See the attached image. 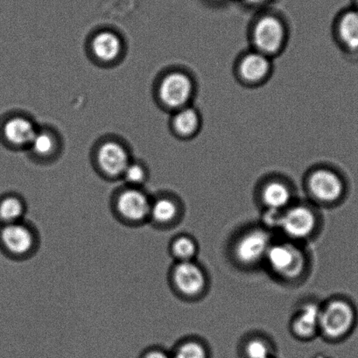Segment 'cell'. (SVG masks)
Segmentation results:
<instances>
[{
    "label": "cell",
    "instance_id": "6da1fadb",
    "mask_svg": "<svg viewBox=\"0 0 358 358\" xmlns=\"http://www.w3.org/2000/svg\"><path fill=\"white\" fill-rule=\"evenodd\" d=\"M152 196L143 187L127 186L116 191L110 207L113 217L129 228L148 224Z\"/></svg>",
    "mask_w": 358,
    "mask_h": 358
},
{
    "label": "cell",
    "instance_id": "7a4b0ae2",
    "mask_svg": "<svg viewBox=\"0 0 358 358\" xmlns=\"http://www.w3.org/2000/svg\"><path fill=\"white\" fill-rule=\"evenodd\" d=\"M41 248V235L36 226L27 221L0 225V250L10 259L27 262L36 255Z\"/></svg>",
    "mask_w": 358,
    "mask_h": 358
},
{
    "label": "cell",
    "instance_id": "3957f363",
    "mask_svg": "<svg viewBox=\"0 0 358 358\" xmlns=\"http://www.w3.org/2000/svg\"><path fill=\"white\" fill-rule=\"evenodd\" d=\"M265 262L275 275L287 280L298 279L306 267L303 252L292 241L273 243L266 253Z\"/></svg>",
    "mask_w": 358,
    "mask_h": 358
},
{
    "label": "cell",
    "instance_id": "277c9868",
    "mask_svg": "<svg viewBox=\"0 0 358 358\" xmlns=\"http://www.w3.org/2000/svg\"><path fill=\"white\" fill-rule=\"evenodd\" d=\"M272 244V239L266 229H249L236 239L233 248V255L241 265L255 266L265 262L266 253Z\"/></svg>",
    "mask_w": 358,
    "mask_h": 358
},
{
    "label": "cell",
    "instance_id": "5b68a950",
    "mask_svg": "<svg viewBox=\"0 0 358 358\" xmlns=\"http://www.w3.org/2000/svg\"><path fill=\"white\" fill-rule=\"evenodd\" d=\"M169 283L176 294L185 298L196 297L206 287V275L196 262H176L169 272Z\"/></svg>",
    "mask_w": 358,
    "mask_h": 358
},
{
    "label": "cell",
    "instance_id": "8992f818",
    "mask_svg": "<svg viewBox=\"0 0 358 358\" xmlns=\"http://www.w3.org/2000/svg\"><path fill=\"white\" fill-rule=\"evenodd\" d=\"M352 307L342 300L329 301L321 309L320 333L330 339H338L347 335L354 324Z\"/></svg>",
    "mask_w": 358,
    "mask_h": 358
},
{
    "label": "cell",
    "instance_id": "52a82bcc",
    "mask_svg": "<svg viewBox=\"0 0 358 358\" xmlns=\"http://www.w3.org/2000/svg\"><path fill=\"white\" fill-rule=\"evenodd\" d=\"M317 225V218L310 208L296 205L281 212L278 221L279 228L292 241L309 238Z\"/></svg>",
    "mask_w": 358,
    "mask_h": 358
},
{
    "label": "cell",
    "instance_id": "ba28073f",
    "mask_svg": "<svg viewBox=\"0 0 358 358\" xmlns=\"http://www.w3.org/2000/svg\"><path fill=\"white\" fill-rule=\"evenodd\" d=\"M285 29L279 19L264 16L258 20L253 30V43L260 53L266 55L276 53L282 47Z\"/></svg>",
    "mask_w": 358,
    "mask_h": 358
},
{
    "label": "cell",
    "instance_id": "9c48e42d",
    "mask_svg": "<svg viewBox=\"0 0 358 358\" xmlns=\"http://www.w3.org/2000/svg\"><path fill=\"white\" fill-rule=\"evenodd\" d=\"M308 189L319 203L331 204L342 197L344 184L336 173L328 169H319L309 177Z\"/></svg>",
    "mask_w": 358,
    "mask_h": 358
},
{
    "label": "cell",
    "instance_id": "30bf717a",
    "mask_svg": "<svg viewBox=\"0 0 358 358\" xmlns=\"http://www.w3.org/2000/svg\"><path fill=\"white\" fill-rule=\"evenodd\" d=\"M193 93V83L182 73H171L163 78L159 86V97L165 106L172 109H182L189 102Z\"/></svg>",
    "mask_w": 358,
    "mask_h": 358
},
{
    "label": "cell",
    "instance_id": "8fae6325",
    "mask_svg": "<svg viewBox=\"0 0 358 358\" xmlns=\"http://www.w3.org/2000/svg\"><path fill=\"white\" fill-rule=\"evenodd\" d=\"M182 208L176 198L168 194L152 197L148 224L157 229L173 227L178 222Z\"/></svg>",
    "mask_w": 358,
    "mask_h": 358
},
{
    "label": "cell",
    "instance_id": "7c38bea8",
    "mask_svg": "<svg viewBox=\"0 0 358 358\" xmlns=\"http://www.w3.org/2000/svg\"><path fill=\"white\" fill-rule=\"evenodd\" d=\"M97 163L103 175L110 179L122 177L130 164L129 155L122 145L116 142H107L99 148Z\"/></svg>",
    "mask_w": 358,
    "mask_h": 358
},
{
    "label": "cell",
    "instance_id": "4fadbf2b",
    "mask_svg": "<svg viewBox=\"0 0 358 358\" xmlns=\"http://www.w3.org/2000/svg\"><path fill=\"white\" fill-rule=\"evenodd\" d=\"M321 306L314 302L302 305L291 323L294 335L301 339H311L320 333Z\"/></svg>",
    "mask_w": 358,
    "mask_h": 358
},
{
    "label": "cell",
    "instance_id": "5bb4252c",
    "mask_svg": "<svg viewBox=\"0 0 358 358\" xmlns=\"http://www.w3.org/2000/svg\"><path fill=\"white\" fill-rule=\"evenodd\" d=\"M36 127L25 117L9 118L1 127L2 138L16 148L30 147L37 133Z\"/></svg>",
    "mask_w": 358,
    "mask_h": 358
},
{
    "label": "cell",
    "instance_id": "9a60e30c",
    "mask_svg": "<svg viewBox=\"0 0 358 358\" xmlns=\"http://www.w3.org/2000/svg\"><path fill=\"white\" fill-rule=\"evenodd\" d=\"M337 36L350 53L358 54V11L350 8L340 16L337 22Z\"/></svg>",
    "mask_w": 358,
    "mask_h": 358
},
{
    "label": "cell",
    "instance_id": "2e32d148",
    "mask_svg": "<svg viewBox=\"0 0 358 358\" xmlns=\"http://www.w3.org/2000/svg\"><path fill=\"white\" fill-rule=\"evenodd\" d=\"M270 71L268 57L259 51L246 55L239 65L241 78L248 83L262 81L269 74Z\"/></svg>",
    "mask_w": 358,
    "mask_h": 358
},
{
    "label": "cell",
    "instance_id": "e0dca14e",
    "mask_svg": "<svg viewBox=\"0 0 358 358\" xmlns=\"http://www.w3.org/2000/svg\"><path fill=\"white\" fill-rule=\"evenodd\" d=\"M27 213V201L20 194L11 193L0 197V225L25 220Z\"/></svg>",
    "mask_w": 358,
    "mask_h": 358
},
{
    "label": "cell",
    "instance_id": "ac0fdd59",
    "mask_svg": "<svg viewBox=\"0 0 358 358\" xmlns=\"http://www.w3.org/2000/svg\"><path fill=\"white\" fill-rule=\"evenodd\" d=\"M262 199L267 210L280 213L289 206L292 194L286 184L272 182L267 183L264 187Z\"/></svg>",
    "mask_w": 358,
    "mask_h": 358
},
{
    "label": "cell",
    "instance_id": "d6986e66",
    "mask_svg": "<svg viewBox=\"0 0 358 358\" xmlns=\"http://www.w3.org/2000/svg\"><path fill=\"white\" fill-rule=\"evenodd\" d=\"M122 48L120 38L114 33L104 31L96 34L92 41V51L100 61L110 62L118 57Z\"/></svg>",
    "mask_w": 358,
    "mask_h": 358
},
{
    "label": "cell",
    "instance_id": "ffe728a7",
    "mask_svg": "<svg viewBox=\"0 0 358 358\" xmlns=\"http://www.w3.org/2000/svg\"><path fill=\"white\" fill-rule=\"evenodd\" d=\"M196 252V243L189 236H176L170 242L169 253L176 262H192Z\"/></svg>",
    "mask_w": 358,
    "mask_h": 358
},
{
    "label": "cell",
    "instance_id": "44dd1931",
    "mask_svg": "<svg viewBox=\"0 0 358 358\" xmlns=\"http://www.w3.org/2000/svg\"><path fill=\"white\" fill-rule=\"evenodd\" d=\"M173 124L177 134L184 137L191 136L200 126V117L193 108L183 107L177 111Z\"/></svg>",
    "mask_w": 358,
    "mask_h": 358
},
{
    "label": "cell",
    "instance_id": "7402d4cb",
    "mask_svg": "<svg viewBox=\"0 0 358 358\" xmlns=\"http://www.w3.org/2000/svg\"><path fill=\"white\" fill-rule=\"evenodd\" d=\"M171 356L172 358H207V351L196 341L187 340L177 344Z\"/></svg>",
    "mask_w": 358,
    "mask_h": 358
},
{
    "label": "cell",
    "instance_id": "603a6c76",
    "mask_svg": "<svg viewBox=\"0 0 358 358\" xmlns=\"http://www.w3.org/2000/svg\"><path fill=\"white\" fill-rule=\"evenodd\" d=\"M29 148L38 155H50L55 148V138L48 131H37Z\"/></svg>",
    "mask_w": 358,
    "mask_h": 358
},
{
    "label": "cell",
    "instance_id": "cb8c5ba5",
    "mask_svg": "<svg viewBox=\"0 0 358 358\" xmlns=\"http://www.w3.org/2000/svg\"><path fill=\"white\" fill-rule=\"evenodd\" d=\"M127 186L142 187L148 180L147 171L138 163H130L123 173Z\"/></svg>",
    "mask_w": 358,
    "mask_h": 358
},
{
    "label": "cell",
    "instance_id": "d4e9b609",
    "mask_svg": "<svg viewBox=\"0 0 358 358\" xmlns=\"http://www.w3.org/2000/svg\"><path fill=\"white\" fill-rule=\"evenodd\" d=\"M245 355L248 358H272L268 344L259 338L252 339L246 343Z\"/></svg>",
    "mask_w": 358,
    "mask_h": 358
},
{
    "label": "cell",
    "instance_id": "484cf974",
    "mask_svg": "<svg viewBox=\"0 0 358 358\" xmlns=\"http://www.w3.org/2000/svg\"><path fill=\"white\" fill-rule=\"evenodd\" d=\"M138 358H172L171 352H169L161 346H150L142 351Z\"/></svg>",
    "mask_w": 358,
    "mask_h": 358
},
{
    "label": "cell",
    "instance_id": "4316f807",
    "mask_svg": "<svg viewBox=\"0 0 358 358\" xmlns=\"http://www.w3.org/2000/svg\"><path fill=\"white\" fill-rule=\"evenodd\" d=\"M245 1L248 2V4L259 5L262 4L264 1H266V0H245Z\"/></svg>",
    "mask_w": 358,
    "mask_h": 358
},
{
    "label": "cell",
    "instance_id": "83f0119b",
    "mask_svg": "<svg viewBox=\"0 0 358 358\" xmlns=\"http://www.w3.org/2000/svg\"><path fill=\"white\" fill-rule=\"evenodd\" d=\"M354 8L358 11V0H354Z\"/></svg>",
    "mask_w": 358,
    "mask_h": 358
}]
</instances>
